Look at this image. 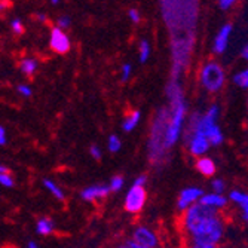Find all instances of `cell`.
<instances>
[{"label": "cell", "mask_w": 248, "mask_h": 248, "mask_svg": "<svg viewBox=\"0 0 248 248\" xmlns=\"http://www.w3.org/2000/svg\"><path fill=\"white\" fill-rule=\"evenodd\" d=\"M49 46L54 52L57 54H67L70 51V39L64 33V30H61L60 27H54L51 30V37H49Z\"/></svg>", "instance_id": "obj_7"}, {"label": "cell", "mask_w": 248, "mask_h": 248, "mask_svg": "<svg viewBox=\"0 0 248 248\" xmlns=\"http://www.w3.org/2000/svg\"><path fill=\"white\" fill-rule=\"evenodd\" d=\"M124 185H125V180L121 175H115L113 178L110 180V183H108L111 192H119V190H122Z\"/></svg>", "instance_id": "obj_24"}, {"label": "cell", "mask_w": 248, "mask_h": 248, "mask_svg": "<svg viewBox=\"0 0 248 248\" xmlns=\"http://www.w3.org/2000/svg\"><path fill=\"white\" fill-rule=\"evenodd\" d=\"M205 193L202 192L199 187H186L185 190H182L177 201V210L180 213H186L192 205L198 204V202L202 199Z\"/></svg>", "instance_id": "obj_6"}, {"label": "cell", "mask_w": 248, "mask_h": 248, "mask_svg": "<svg viewBox=\"0 0 248 248\" xmlns=\"http://www.w3.org/2000/svg\"><path fill=\"white\" fill-rule=\"evenodd\" d=\"M128 16H129V19H131L132 22H135V24L141 21V14H140L139 9H135V8H132V9L128 11Z\"/></svg>", "instance_id": "obj_30"}, {"label": "cell", "mask_w": 248, "mask_h": 248, "mask_svg": "<svg viewBox=\"0 0 248 248\" xmlns=\"http://www.w3.org/2000/svg\"><path fill=\"white\" fill-rule=\"evenodd\" d=\"M0 185L6 189H11L14 187L15 182H14V177L11 175V172L8 171V168L5 165L0 167Z\"/></svg>", "instance_id": "obj_19"}, {"label": "cell", "mask_w": 248, "mask_h": 248, "mask_svg": "<svg viewBox=\"0 0 248 248\" xmlns=\"http://www.w3.org/2000/svg\"><path fill=\"white\" fill-rule=\"evenodd\" d=\"M36 18H37L39 22H46V21H48V15H46V14H37Z\"/></svg>", "instance_id": "obj_36"}, {"label": "cell", "mask_w": 248, "mask_h": 248, "mask_svg": "<svg viewBox=\"0 0 248 248\" xmlns=\"http://www.w3.org/2000/svg\"><path fill=\"white\" fill-rule=\"evenodd\" d=\"M232 30H233V27H232V24H229V22H228V24H224L218 30V33H217V36L214 39V45H213L214 54L226 52L228 45H229V39H231V34H232Z\"/></svg>", "instance_id": "obj_11"}, {"label": "cell", "mask_w": 248, "mask_h": 248, "mask_svg": "<svg viewBox=\"0 0 248 248\" xmlns=\"http://www.w3.org/2000/svg\"><path fill=\"white\" fill-rule=\"evenodd\" d=\"M202 205L205 207H210V208H214V210H220V208H224L228 205L229 202V196H224L221 193H205L202 196V199L199 201Z\"/></svg>", "instance_id": "obj_12"}, {"label": "cell", "mask_w": 248, "mask_h": 248, "mask_svg": "<svg viewBox=\"0 0 248 248\" xmlns=\"http://www.w3.org/2000/svg\"><path fill=\"white\" fill-rule=\"evenodd\" d=\"M5 248H16V247H15V245H6Z\"/></svg>", "instance_id": "obj_41"}, {"label": "cell", "mask_w": 248, "mask_h": 248, "mask_svg": "<svg viewBox=\"0 0 248 248\" xmlns=\"http://www.w3.org/2000/svg\"><path fill=\"white\" fill-rule=\"evenodd\" d=\"M220 115V107L217 104H213L205 115H202L201 118H198L193 125H192V131L190 132H199V134H204L207 135L216 125H217V119Z\"/></svg>", "instance_id": "obj_5"}, {"label": "cell", "mask_w": 248, "mask_h": 248, "mask_svg": "<svg viewBox=\"0 0 248 248\" xmlns=\"http://www.w3.org/2000/svg\"><path fill=\"white\" fill-rule=\"evenodd\" d=\"M111 190L108 185H93V186L85 187L80 192V199H83L85 202H94V201L107 198Z\"/></svg>", "instance_id": "obj_10"}, {"label": "cell", "mask_w": 248, "mask_h": 248, "mask_svg": "<svg viewBox=\"0 0 248 248\" xmlns=\"http://www.w3.org/2000/svg\"><path fill=\"white\" fill-rule=\"evenodd\" d=\"M199 80H201V85L204 86L208 93H218L224 85V80H226V75H224V70L221 69V65L218 62L208 61L202 67Z\"/></svg>", "instance_id": "obj_3"}, {"label": "cell", "mask_w": 248, "mask_h": 248, "mask_svg": "<svg viewBox=\"0 0 248 248\" xmlns=\"http://www.w3.org/2000/svg\"><path fill=\"white\" fill-rule=\"evenodd\" d=\"M16 91H18V94L22 95V97H31V95H33L31 88H30L29 85H26V83L18 85V86H16Z\"/></svg>", "instance_id": "obj_27"}, {"label": "cell", "mask_w": 248, "mask_h": 248, "mask_svg": "<svg viewBox=\"0 0 248 248\" xmlns=\"http://www.w3.org/2000/svg\"><path fill=\"white\" fill-rule=\"evenodd\" d=\"M183 228L189 242H207L218 245L224 236V220L218 210L202 205H192L183 214Z\"/></svg>", "instance_id": "obj_1"}, {"label": "cell", "mask_w": 248, "mask_h": 248, "mask_svg": "<svg viewBox=\"0 0 248 248\" xmlns=\"http://www.w3.org/2000/svg\"><path fill=\"white\" fill-rule=\"evenodd\" d=\"M121 147H122V143H121V140H119L118 135H110L108 140H107V149H108L111 153H116V152L121 150Z\"/></svg>", "instance_id": "obj_23"}, {"label": "cell", "mask_w": 248, "mask_h": 248, "mask_svg": "<svg viewBox=\"0 0 248 248\" xmlns=\"http://www.w3.org/2000/svg\"><path fill=\"white\" fill-rule=\"evenodd\" d=\"M149 57H150V43H149V40L143 39L139 43V60H140V62L144 64L149 60Z\"/></svg>", "instance_id": "obj_21"}, {"label": "cell", "mask_w": 248, "mask_h": 248, "mask_svg": "<svg viewBox=\"0 0 248 248\" xmlns=\"http://www.w3.org/2000/svg\"><path fill=\"white\" fill-rule=\"evenodd\" d=\"M140 119H141L140 110H134L132 113H129V115L125 118V121H124V124H122V129H124L125 132L134 131L135 128H137V125L140 124Z\"/></svg>", "instance_id": "obj_16"}, {"label": "cell", "mask_w": 248, "mask_h": 248, "mask_svg": "<svg viewBox=\"0 0 248 248\" xmlns=\"http://www.w3.org/2000/svg\"><path fill=\"white\" fill-rule=\"evenodd\" d=\"M210 146H211V143H210V140L207 139V135L199 134V132H190L187 147H189V152H190L193 156L202 157V156H204V155L208 152Z\"/></svg>", "instance_id": "obj_9"}, {"label": "cell", "mask_w": 248, "mask_h": 248, "mask_svg": "<svg viewBox=\"0 0 248 248\" xmlns=\"http://www.w3.org/2000/svg\"><path fill=\"white\" fill-rule=\"evenodd\" d=\"M115 248H131V245L128 244V241L125 242V244H121V245H116Z\"/></svg>", "instance_id": "obj_39"}, {"label": "cell", "mask_w": 248, "mask_h": 248, "mask_svg": "<svg viewBox=\"0 0 248 248\" xmlns=\"http://www.w3.org/2000/svg\"><path fill=\"white\" fill-rule=\"evenodd\" d=\"M232 80L239 88L248 89V67H247V69H244V70H241V72H238L236 75H233Z\"/></svg>", "instance_id": "obj_22"}, {"label": "cell", "mask_w": 248, "mask_h": 248, "mask_svg": "<svg viewBox=\"0 0 248 248\" xmlns=\"http://www.w3.org/2000/svg\"><path fill=\"white\" fill-rule=\"evenodd\" d=\"M42 185L45 186V189H46L55 199H58V201H64V199H65V195H64L62 189H61L55 182H52V180L45 178L43 182H42Z\"/></svg>", "instance_id": "obj_17"}, {"label": "cell", "mask_w": 248, "mask_h": 248, "mask_svg": "<svg viewBox=\"0 0 248 248\" xmlns=\"http://www.w3.org/2000/svg\"><path fill=\"white\" fill-rule=\"evenodd\" d=\"M11 30L15 34H22V31H24V26H22V21L19 18H14L11 21Z\"/></svg>", "instance_id": "obj_26"}, {"label": "cell", "mask_w": 248, "mask_h": 248, "mask_svg": "<svg viewBox=\"0 0 248 248\" xmlns=\"http://www.w3.org/2000/svg\"><path fill=\"white\" fill-rule=\"evenodd\" d=\"M242 58L245 61H248V45H247V46H244V49H242Z\"/></svg>", "instance_id": "obj_37"}, {"label": "cell", "mask_w": 248, "mask_h": 248, "mask_svg": "<svg viewBox=\"0 0 248 248\" xmlns=\"http://www.w3.org/2000/svg\"><path fill=\"white\" fill-rule=\"evenodd\" d=\"M51 5L57 6V5H60V2H58V0H52V2H51Z\"/></svg>", "instance_id": "obj_40"}, {"label": "cell", "mask_w": 248, "mask_h": 248, "mask_svg": "<svg viewBox=\"0 0 248 248\" xmlns=\"http://www.w3.org/2000/svg\"><path fill=\"white\" fill-rule=\"evenodd\" d=\"M196 170L205 177H211L216 174V164L211 157H207V156H202L196 161Z\"/></svg>", "instance_id": "obj_14"}, {"label": "cell", "mask_w": 248, "mask_h": 248, "mask_svg": "<svg viewBox=\"0 0 248 248\" xmlns=\"http://www.w3.org/2000/svg\"><path fill=\"white\" fill-rule=\"evenodd\" d=\"M211 189L214 193H224V190H226V183L223 182V180L220 178H214L213 182H211Z\"/></svg>", "instance_id": "obj_25"}, {"label": "cell", "mask_w": 248, "mask_h": 248, "mask_svg": "<svg viewBox=\"0 0 248 248\" xmlns=\"http://www.w3.org/2000/svg\"><path fill=\"white\" fill-rule=\"evenodd\" d=\"M146 183H147V177L146 175H140V177H137L134 180V185H139V186H146Z\"/></svg>", "instance_id": "obj_35"}, {"label": "cell", "mask_w": 248, "mask_h": 248, "mask_svg": "<svg viewBox=\"0 0 248 248\" xmlns=\"http://www.w3.org/2000/svg\"><path fill=\"white\" fill-rule=\"evenodd\" d=\"M55 231V221L49 217H42L40 220H37L36 223V232L39 235L48 236L51 233H54Z\"/></svg>", "instance_id": "obj_15"}, {"label": "cell", "mask_w": 248, "mask_h": 248, "mask_svg": "<svg viewBox=\"0 0 248 248\" xmlns=\"http://www.w3.org/2000/svg\"><path fill=\"white\" fill-rule=\"evenodd\" d=\"M19 69L26 76H33L37 70V61L34 58H24L19 62Z\"/></svg>", "instance_id": "obj_18"}, {"label": "cell", "mask_w": 248, "mask_h": 248, "mask_svg": "<svg viewBox=\"0 0 248 248\" xmlns=\"http://www.w3.org/2000/svg\"><path fill=\"white\" fill-rule=\"evenodd\" d=\"M233 5H235L233 0H220V2H218V6H220L221 11H229Z\"/></svg>", "instance_id": "obj_33"}, {"label": "cell", "mask_w": 248, "mask_h": 248, "mask_svg": "<svg viewBox=\"0 0 248 248\" xmlns=\"http://www.w3.org/2000/svg\"><path fill=\"white\" fill-rule=\"evenodd\" d=\"M185 119H186V104L185 101H177L172 108V115L170 118L168 128L164 137V144L167 147H172L180 140V135H182L185 126Z\"/></svg>", "instance_id": "obj_2"}, {"label": "cell", "mask_w": 248, "mask_h": 248, "mask_svg": "<svg viewBox=\"0 0 248 248\" xmlns=\"http://www.w3.org/2000/svg\"><path fill=\"white\" fill-rule=\"evenodd\" d=\"M70 24H72L70 18H69V16H65V15L60 16V18L57 19V27H60L61 30H65V29H69V27H70Z\"/></svg>", "instance_id": "obj_29"}, {"label": "cell", "mask_w": 248, "mask_h": 248, "mask_svg": "<svg viewBox=\"0 0 248 248\" xmlns=\"http://www.w3.org/2000/svg\"><path fill=\"white\" fill-rule=\"evenodd\" d=\"M229 201L236 204L241 208L242 220L248 224V193H244L241 190H232L229 193Z\"/></svg>", "instance_id": "obj_13"}, {"label": "cell", "mask_w": 248, "mask_h": 248, "mask_svg": "<svg viewBox=\"0 0 248 248\" xmlns=\"http://www.w3.org/2000/svg\"><path fill=\"white\" fill-rule=\"evenodd\" d=\"M131 75H132V65L129 64V62H126V64H124L122 65V82H128L129 80V78H131Z\"/></svg>", "instance_id": "obj_28"}, {"label": "cell", "mask_w": 248, "mask_h": 248, "mask_svg": "<svg viewBox=\"0 0 248 248\" xmlns=\"http://www.w3.org/2000/svg\"><path fill=\"white\" fill-rule=\"evenodd\" d=\"M6 129H5V126H0V144L2 146H5L6 144Z\"/></svg>", "instance_id": "obj_34"}, {"label": "cell", "mask_w": 248, "mask_h": 248, "mask_svg": "<svg viewBox=\"0 0 248 248\" xmlns=\"http://www.w3.org/2000/svg\"><path fill=\"white\" fill-rule=\"evenodd\" d=\"M189 248H217V245L207 242H189Z\"/></svg>", "instance_id": "obj_31"}, {"label": "cell", "mask_w": 248, "mask_h": 248, "mask_svg": "<svg viewBox=\"0 0 248 248\" xmlns=\"http://www.w3.org/2000/svg\"><path fill=\"white\" fill-rule=\"evenodd\" d=\"M147 201V193H146V187L144 186H139L134 185L129 187V190L125 195V202H124V208L125 211H128L129 214H139Z\"/></svg>", "instance_id": "obj_4"}, {"label": "cell", "mask_w": 248, "mask_h": 248, "mask_svg": "<svg viewBox=\"0 0 248 248\" xmlns=\"http://www.w3.org/2000/svg\"><path fill=\"white\" fill-rule=\"evenodd\" d=\"M89 153H91V156L94 157V159H101V156H103V152H101V149L98 147V146H91V149H89Z\"/></svg>", "instance_id": "obj_32"}, {"label": "cell", "mask_w": 248, "mask_h": 248, "mask_svg": "<svg viewBox=\"0 0 248 248\" xmlns=\"http://www.w3.org/2000/svg\"><path fill=\"white\" fill-rule=\"evenodd\" d=\"M132 241L137 242L141 248H156L159 245L157 235L146 226H139L132 232Z\"/></svg>", "instance_id": "obj_8"}, {"label": "cell", "mask_w": 248, "mask_h": 248, "mask_svg": "<svg viewBox=\"0 0 248 248\" xmlns=\"http://www.w3.org/2000/svg\"><path fill=\"white\" fill-rule=\"evenodd\" d=\"M26 248H39V247H37V244H36L34 241H30V242L27 244V247H26Z\"/></svg>", "instance_id": "obj_38"}, {"label": "cell", "mask_w": 248, "mask_h": 248, "mask_svg": "<svg viewBox=\"0 0 248 248\" xmlns=\"http://www.w3.org/2000/svg\"><path fill=\"white\" fill-rule=\"evenodd\" d=\"M207 139L210 140L211 146H220V144L223 143L224 137H223V132H221V129H220L218 125H216V126L207 134Z\"/></svg>", "instance_id": "obj_20"}]
</instances>
